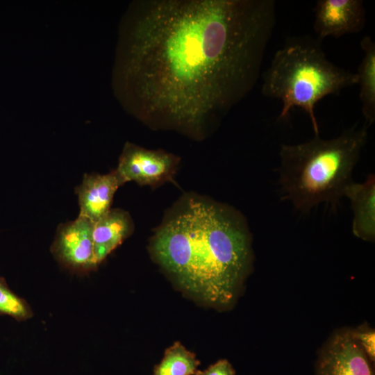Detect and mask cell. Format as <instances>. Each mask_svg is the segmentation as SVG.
<instances>
[{"label":"cell","instance_id":"2","mask_svg":"<svg viewBox=\"0 0 375 375\" xmlns=\"http://www.w3.org/2000/svg\"><path fill=\"white\" fill-rule=\"evenodd\" d=\"M150 251L183 291L218 309L234 304L253 258L244 217L228 206L193 195L165 217Z\"/></svg>","mask_w":375,"mask_h":375},{"label":"cell","instance_id":"14","mask_svg":"<svg viewBox=\"0 0 375 375\" xmlns=\"http://www.w3.org/2000/svg\"><path fill=\"white\" fill-rule=\"evenodd\" d=\"M0 315H8L18 322L33 316L29 304L10 290L2 276H0Z\"/></svg>","mask_w":375,"mask_h":375},{"label":"cell","instance_id":"3","mask_svg":"<svg viewBox=\"0 0 375 375\" xmlns=\"http://www.w3.org/2000/svg\"><path fill=\"white\" fill-rule=\"evenodd\" d=\"M368 127L353 125L339 136L319 135L305 142L282 144L279 151L281 198L308 212L326 203L335 209L367 140Z\"/></svg>","mask_w":375,"mask_h":375},{"label":"cell","instance_id":"10","mask_svg":"<svg viewBox=\"0 0 375 375\" xmlns=\"http://www.w3.org/2000/svg\"><path fill=\"white\" fill-rule=\"evenodd\" d=\"M343 197L350 202L353 211L352 232L364 241L375 239V176L371 174L362 183L351 181Z\"/></svg>","mask_w":375,"mask_h":375},{"label":"cell","instance_id":"4","mask_svg":"<svg viewBox=\"0 0 375 375\" xmlns=\"http://www.w3.org/2000/svg\"><path fill=\"white\" fill-rule=\"evenodd\" d=\"M262 78V94L282 103L279 119H287L293 108H300L308 115L315 135H319L317 103L357 84L356 74L331 62L322 40L308 35L288 38Z\"/></svg>","mask_w":375,"mask_h":375},{"label":"cell","instance_id":"5","mask_svg":"<svg viewBox=\"0 0 375 375\" xmlns=\"http://www.w3.org/2000/svg\"><path fill=\"white\" fill-rule=\"evenodd\" d=\"M179 158L161 149L151 150L126 142L116 171L124 184L134 181L154 186L172 181Z\"/></svg>","mask_w":375,"mask_h":375},{"label":"cell","instance_id":"16","mask_svg":"<svg viewBox=\"0 0 375 375\" xmlns=\"http://www.w3.org/2000/svg\"><path fill=\"white\" fill-rule=\"evenodd\" d=\"M196 375H235V371L226 359H220L207 369L198 370Z\"/></svg>","mask_w":375,"mask_h":375},{"label":"cell","instance_id":"7","mask_svg":"<svg viewBox=\"0 0 375 375\" xmlns=\"http://www.w3.org/2000/svg\"><path fill=\"white\" fill-rule=\"evenodd\" d=\"M93 223L78 216L75 220L58 227L51 251L65 267L78 273L97 268L94 259Z\"/></svg>","mask_w":375,"mask_h":375},{"label":"cell","instance_id":"6","mask_svg":"<svg viewBox=\"0 0 375 375\" xmlns=\"http://www.w3.org/2000/svg\"><path fill=\"white\" fill-rule=\"evenodd\" d=\"M315 375H374L372 362L351 329L333 333L318 353Z\"/></svg>","mask_w":375,"mask_h":375},{"label":"cell","instance_id":"9","mask_svg":"<svg viewBox=\"0 0 375 375\" xmlns=\"http://www.w3.org/2000/svg\"><path fill=\"white\" fill-rule=\"evenodd\" d=\"M124 183L116 169L106 174H85L75 188L80 208L79 215L92 223L111 209L114 195Z\"/></svg>","mask_w":375,"mask_h":375},{"label":"cell","instance_id":"1","mask_svg":"<svg viewBox=\"0 0 375 375\" xmlns=\"http://www.w3.org/2000/svg\"><path fill=\"white\" fill-rule=\"evenodd\" d=\"M274 0H139L122 19L113 72L124 108L200 140L256 85Z\"/></svg>","mask_w":375,"mask_h":375},{"label":"cell","instance_id":"11","mask_svg":"<svg viewBox=\"0 0 375 375\" xmlns=\"http://www.w3.org/2000/svg\"><path fill=\"white\" fill-rule=\"evenodd\" d=\"M133 231L129 214L119 208L110 209L103 217L93 223L92 239L94 259L98 266L127 238Z\"/></svg>","mask_w":375,"mask_h":375},{"label":"cell","instance_id":"13","mask_svg":"<svg viewBox=\"0 0 375 375\" xmlns=\"http://www.w3.org/2000/svg\"><path fill=\"white\" fill-rule=\"evenodd\" d=\"M200 361L196 355L181 342H175L168 347L153 375H196Z\"/></svg>","mask_w":375,"mask_h":375},{"label":"cell","instance_id":"15","mask_svg":"<svg viewBox=\"0 0 375 375\" xmlns=\"http://www.w3.org/2000/svg\"><path fill=\"white\" fill-rule=\"evenodd\" d=\"M353 338L374 364L375 362V331L374 328L365 325L351 329Z\"/></svg>","mask_w":375,"mask_h":375},{"label":"cell","instance_id":"8","mask_svg":"<svg viewBox=\"0 0 375 375\" xmlns=\"http://www.w3.org/2000/svg\"><path fill=\"white\" fill-rule=\"evenodd\" d=\"M314 14V31L322 41L327 37L359 33L366 24L362 0H318Z\"/></svg>","mask_w":375,"mask_h":375},{"label":"cell","instance_id":"12","mask_svg":"<svg viewBox=\"0 0 375 375\" xmlns=\"http://www.w3.org/2000/svg\"><path fill=\"white\" fill-rule=\"evenodd\" d=\"M364 56L356 73L359 85V99L365 124L369 127L375 121V42L369 36L360 41Z\"/></svg>","mask_w":375,"mask_h":375}]
</instances>
